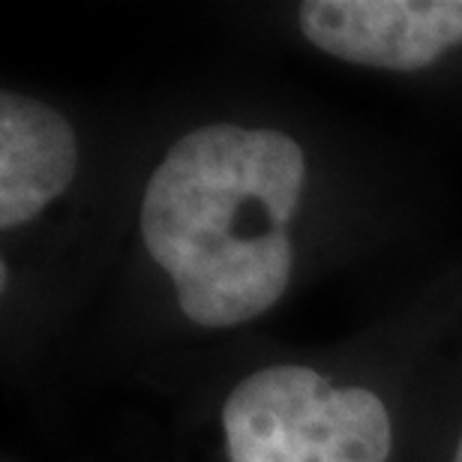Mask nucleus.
Listing matches in <instances>:
<instances>
[{"label":"nucleus","mask_w":462,"mask_h":462,"mask_svg":"<svg viewBox=\"0 0 462 462\" xmlns=\"http://www.w3.org/2000/svg\"><path fill=\"white\" fill-rule=\"evenodd\" d=\"M307 160L280 129L214 124L171 144L147 180L142 237L183 316L235 328L276 307L291 280L289 223Z\"/></svg>","instance_id":"nucleus-1"},{"label":"nucleus","mask_w":462,"mask_h":462,"mask_svg":"<svg viewBox=\"0 0 462 462\" xmlns=\"http://www.w3.org/2000/svg\"><path fill=\"white\" fill-rule=\"evenodd\" d=\"M228 462H387L391 414L366 387H334L310 366H264L223 405Z\"/></svg>","instance_id":"nucleus-2"},{"label":"nucleus","mask_w":462,"mask_h":462,"mask_svg":"<svg viewBox=\"0 0 462 462\" xmlns=\"http://www.w3.org/2000/svg\"><path fill=\"white\" fill-rule=\"evenodd\" d=\"M298 22L330 58L418 72L462 42V0H307Z\"/></svg>","instance_id":"nucleus-3"},{"label":"nucleus","mask_w":462,"mask_h":462,"mask_svg":"<svg viewBox=\"0 0 462 462\" xmlns=\"http://www.w3.org/2000/svg\"><path fill=\"white\" fill-rule=\"evenodd\" d=\"M79 142L58 108L4 90L0 97V228L31 223L69 189Z\"/></svg>","instance_id":"nucleus-4"},{"label":"nucleus","mask_w":462,"mask_h":462,"mask_svg":"<svg viewBox=\"0 0 462 462\" xmlns=\"http://www.w3.org/2000/svg\"><path fill=\"white\" fill-rule=\"evenodd\" d=\"M454 462H462V439H459V448H457V457H454Z\"/></svg>","instance_id":"nucleus-5"}]
</instances>
